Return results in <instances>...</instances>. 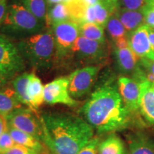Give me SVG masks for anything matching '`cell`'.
<instances>
[{"instance_id": "6", "label": "cell", "mask_w": 154, "mask_h": 154, "mask_svg": "<svg viewBox=\"0 0 154 154\" xmlns=\"http://www.w3.org/2000/svg\"><path fill=\"white\" fill-rule=\"evenodd\" d=\"M68 57H74L76 61L86 66L101 65V63L107 58L106 43L79 36L72 47Z\"/></svg>"}, {"instance_id": "34", "label": "cell", "mask_w": 154, "mask_h": 154, "mask_svg": "<svg viewBox=\"0 0 154 154\" xmlns=\"http://www.w3.org/2000/svg\"><path fill=\"white\" fill-rule=\"evenodd\" d=\"M9 126L7 123V118L4 116L0 114V137L5 133L6 131L8 129Z\"/></svg>"}, {"instance_id": "25", "label": "cell", "mask_w": 154, "mask_h": 154, "mask_svg": "<svg viewBox=\"0 0 154 154\" xmlns=\"http://www.w3.org/2000/svg\"><path fill=\"white\" fill-rule=\"evenodd\" d=\"M106 29L112 41L114 42L120 38L128 37V32L116 15L113 14L108 21Z\"/></svg>"}, {"instance_id": "8", "label": "cell", "mask_w": 154, "mask_h": 154, "mask_svg": "<svg viewBox=\"0 0 154 154\" xmlns=\"http://www.w3.org/2000/svg\"><path fill=\"white\" fill-rule=\"evenodd\" d=\"M56 45V59L68 57L72 47L80 36L79 24L72 20H67L51 26Z\"/></svg>"}, {"instance_id": "1", "label": "cell", "mask_w": 154, "mask_h": 154, "mask_svg": "<svg viewBox=\"0 0 154 154\" xmlns=\"http://www.w3.org/2000/svg\"><path fill=\"white\" fill-rule=\"evenodd\" d=\"M80 113L99 134L126 129L134 120V115L124 104L118 86L112 84L96 88L81 108Z\"/></svg>"}, {"instance_id": "24", "label": "cell", "mask_w": 154, "mask_h": 154, "mask_svg": "<svg viewBox=\"0 0 154 154\" xmlns=\"http://www.w3.org/2000/svg\"><path fill=\"white\" fill-rule=\"evenodd\" d=\"M22 5L42 22L46 23L47 16V0H21Z\"/></svg>"}, {"instance_id": "27", "label": "cell", "mask_w": 154, "mask_h": 154, "mask_svg": "<svg viewBox=\"0 0 154 154\" xmlns=\"http://www.w3.org/2000/svg\"><path fill=\"white\" fill-rule=\"evenodd\" d=\"M147 0H119L118 9L142 10Z\"/></svg>"}, {"instance_id": "32", "label": "cell", "mask_w": 154, "mask_h": 154, "mask_svg": "<svg viewBox=\"0 0 154 154\" xmlns=\"http://www.w3.org/2000/svg\"><path fill=\"white\" fill-rule=\"evenodd\" d=\"M40 153L36 150L26 147V146L16 144L3 154H38Z\"/></svg>"}, {"instance_id": "10", "label": "cell", "mask_w": 154, "mask_h": 154, "mask_svg": "<svg viewBox=\"0 0 154 154\" xmlns=\"http://www.w3.org/2000/svg\"><path fill=\"white\" fill-rule=\"evenodd\" d=\"M132 78L139 84V113L149 126L154 128V83L146 78L140 64Z\"/></svg>"}, {"instance_id": "15", "label": "cell", "mask_w": 154, "mask_h": 154, "mask_svg": "<svg viewBox=\"0 0 154 154\" xmlns=\"http://www.w3.org/2000/svg\"><path fill=\"white\" fill-rule=\"evenodd\" d=\"M114 55L118 69L124 74H133L139 66L140 59L129 47L114 48Z\"/></svg>"}, {"instance_id": "4", "label": "cell", "mask_w": 154, "mask_h": 154, "mask_svg": "<svg viewBox=\"0 0 154 154\" xmlns=\"http://www.w3.org/2000/svg\"><path fill=\"white\" fill-rule=\"evenodd\" d=\"M2 24L7 32L19 34H37L44 28V23L19 3L8 6Z\"/></svg>"}, {"instance_id": "5", "label": "cell", "mask_w": 154, "mask_h": 154, "mask_svg": "<svg viewBox=\"0 0 154 154\" xmlns=\"http://www.w3.org/2000/svg\"><path fill=\"white\" fill-rule=\"evenodd\" d=\"M25 68V61L17 46L0 34V74L9 82L23 73Z\"/></svg>"}, {"instance_id": "30", "label": "cell", "mask_w": 154, "mask_h": 154, "mask_svg": "<svg viewBox=\"0 0 154 154\" xmlns=\"http://www.w3.org/2000/svg\"><path fill=\"white\" fill-rule=\"evenodd\" d=\"M140 66L145 72L146 78L154 83V60L140 59Z\"/></svg>"}, {"instance_id": "22", "label": "cell", "mask_w": 154, "mask_h": 154, "mask_svg": "<svg viewBox=\"0 0 154 154\" xmlns=\"http://www.w3.org/2000/svg\"><path fill=\"white\" fill-rule=\"evenodd\" d=\"M29 75V72H23L17 76L11 81V86L14 89L19 99L23 103V105L30 109V102L26 93Z\"/></svg>"}, {"instance_id": "2", "label": "cell", "mask_w": 154, "mask_h": 154, "mask_svg": "<svg viewBox=\"0 0 154 154\" xmlns=\"http://www.w3.org/2000/svg\"><path fill=\"white\" fill-rule=\"evenodd\" d=\"M44 144L58 154H77L94 137L85 119L69 113H47L42 116Z\"/></svg>"}, {"instance_id": "26", "label": "cell", "mask_w": 154, "mask_h": 154, "mask_svg": "<svg viewBox=\"0 0 154 154\" xmlns=\"http://www.w3.org/2000/svg\"><path fill=\"white\" fill-rule=\"evenodd\" d=\"M66 3L68 7L70 19L79 24L84 22L86 10L88 6L84 0H71Z\"/></svg>"}, {"instance_id": "21", "label": "cell", "mask_w": 154, "mask_h": 154, "mask_svg": "<svg viewBox=\"0 0 154 154\" xmlns=\"http://www.w3.org/2000/svg\"><path fill=\"white\" fill-rule=\"evenodd\" d=\"M67 20L71 19L66 3L62 2L48 7L47 16L46 19V24L48 26H51L54 24Z\"/></svg>"}, {"instance_id": "20", "label": "cell", "mask_w": 154, "mask_h": 154, "mask_svg": "<svg viewBox=\"0 0 154 154\" xmlns=\"http://www.w3.org/2000/svg\"><path fill=\"white\" fill-rule=\"evenodd\" d=\"M9 131L16 144L34 149L39 153L44 151L47 148L45 144L27 133L10 126H9Z\"/></svg>"}, {"instance_id": "19", "label": "cell", "mask_w": 154, "mask_h": 154, "mask_svg": "<svg viewBox=\"0 0 154 154\" xmlns=\"http://www.w3.org/2000/svg\"><path fill=\"white\" fill-rule=\"evenodd\" d=\"M125 143L115 133H111L104 139L99 141L97 154H128Z\"/></svg>"}, {"instance_id": "16", "label": "cell", "mask_w": 154, "mask_h": 154, "mask_svg": "<svg viewBox=\"0 0 154 154\" xmlns=\"http://www.w3.org/2000/svg\"><path fill=\"white\" fill-rule=\"evenodd\" d=\"M44 87L42 81L34 72H31L26 88L30 109L37 114V110L44 102Z\"/></svg>"}, {"instance_id": "3", "label": "cell", "mask_w": 154, "mask_h": 154, "mask_svg": "<svg viewBox=\"0 0 154 154\" xmlns=\"http://www.w3.org/2000/svg\"><path fill=\"white\" fill-rule=\"evenodd\" d=\"M25 62L37 70L51 68L56 59V45L52 31L32 34L17 44Z\"/></svg>"}, {"instance_id": "28", "label": "cell", "mask_w": 154, "mask_h": 154, "mask_svg": "<svg viewBox=\"0 0 154 154\" xmlns=\"http://www.w3.org/2000/svg\"><path fill=\"white\" fill-rule=\"evenodd\" d=\"M142 11L145 24L154 28V0H147Z\"/></svg>"}, {"instance_id": "14", "label": "cell", "mask_w": 154, "mask_h": 154, "mask_svg": "<svg viewBox=\"0 0 154 154\" xmlns=\"http://www.w3.org/2000/svg\"><path fill=\"white\" fill-rule=\"evenodd\" d=\"M128 154H154V138L143 131L128 136Z\"/></svg>"}, {"instance_id": "7", "label": "cell", "mask_w": 154, "mask_h": 154, "mask_svg": "<svg viewBox=\"0 0 154 154\" xmlns=\"http://www.w3.org/2000/svg\"><path fill=\"white\" fill-rule=\"evenodd\" d=\"M6 118L9 126L27 133L44 144L46 135L44 124L34 111L24 107L13 111Z\"/></svg>"}, {"instance_id": "41", "label": "cell", "mask_w": 154, "mask_h": 154, "mask_svg": "<svg viewBox=\"0 0 154 154\" xmlns=\"http://www.w3.org/2000/svg\"><path fill=\"white\" fill-rule=\"evenodd\" d=\"M48 149H49V148H48ZM49 154H58V153L56 151H54V150H51V149H49Z\"/></svg>"}, {"instance_id": "43", "label": "cell", "mask_w": 154, "mask_h": 154, "mask_svg": "<svg viewBox=\"0 0 154 154\" xmlns=\"http://www.w3.org/2000/svg\"><path fill=\"white\" fill-rule=\"evenodd\" d=\"M0 1H2V0H0Z\"/></svg>"}, {"instance_id": "17", "label": "cell", "mask_w": 154, "mask_h": 154, "mask_svg": "<svg viewBox=\"0 0 154 154\" xmlns=\"http://www.w3.org/2000/svg\"><path fill=\"white\" fill-rule=\"evenodd\" d=\"M24 106L12 86H6L0 89V114L7 117L13 111Z\"/></svg>"}, {"instance_id": "39", "label": "cell", "mask_w": 154, "mask_h": 154, "mask_svg": "<svg viewBox=\"0 0 154 154\" xmlns=\"http://www.w3.org/2000/svg\"><path fill=\"white\" fill-rule=\"evenodd\" d=\"M112 6L113 7L118 9V2L119 0H103Z\"/></svg>"}, {"instance_id": "31", "label": "cell", "mask_w": 154, "mask_h": 154, "mask_svg": "<svg viewBox=\"0 0 154 154\" xmlns=\"http://www.w3.org/2000/svg\"><path fill=\"white\" fill-rule=\"evenodd\" d=\"M99 141V138L94 137L77 154H97V147Z\"/></svg>"}, {"instance_id": "42", "label": "cell", "mask_w": 154, "mask_h": 154, "mask_svg": "<svg viewBox=\"0 0 154 154\" xmlns=\"http://www.w3.org/2000/svg\"><path fill=\"white\" fill-rule=\"evenodd\" d=\"M69 1H71V0H63V2H68Z\"/></svg>"}, {"instance_id": "40", "label": "cell", "mask_w": 154, "mask_h": 154, "mask_svg": "<svg viewBox=\"0 0 154 154\" xmlns=\"http://www.w3.org/2000/svg\"><path fill=\"white\" fill-rule=\"evenodd\" d=\"M38 154H49V149L47 148H47H46V149L44 150V151L41 152V153H38Z\"/></svg>"}, {"instance_id": "12", "label": "cell", "mask_w": 154, "mask_h": 154, "mask_svg": "<svg viewBox=\"0 0 154 154\" xmlns=\"http://www.w3.org/2000/svg\"><path fill=\"white\" fill-rule=\"evenodd\" d=\"M148 26L144 24L128 34V47L139 59L154 60V52L149 42Z\"/></svg>"}, {"instance_id": "37", "label": "cell", "mask_w": 154, "mask_h": 154, "mask_svg": "<svg viewBox=\"0 0 154 154\" xmlns=\"http://www.w3.org/2000/svg\"><path fill=\"white\" fill-rule=\"evenodd\" d=\"M63 0H47V7H51V6L57 5V4L61 3L62 2Z\"/></svg>"}, {"instance_id": "23", "label": "cell", "mask_w": 154, "mask_h": 154, "mask_svg": "<svg viewBox=\"0 0 154 154\" xmlns=\"http://www.w3.org/2000/svg\"><path fill=\"white\" fill-rule=\"evenodd\" d=\"M80 36L101 43H106L104 28L96 23L83 22L79 24Z\"/></svg>"}, {"instance_id": "13", "label": "cell", "mask_w": 154, "mask_h": 154, "mask_svg": "<svg viewBox=\"0 0 154 154\" xmlns=\"http://www.w3.org/2000/svg\"><path fill=\"white\" fill-rule=\"evenodd\" d=\"M119 94L124 104L133 115L139 113V84L136 80L130 77L122 76L117 81Z\"/></svg>"}, {"instance_id": "18", "label": "cell", "mask_w": 154, "mask_h": 154, "mask_svg": "<svg viewBox=\"0 0 154 154\" xmlns=\"http://www.w3.org/2000/svg\"><path fill=\"white\" fill-rule=\"evenodd\" d=\"M115 14L120 19L128 34L145 24L142 10H129L119 8L116 11Z\"/></svg>"}, {"instance_id": "11", "label": "cell", "mask_w": 154, "mask_h": 154, "mask_svg": "<svg viewBox=\"0 0 154 154\" xmlns=\"http://www.w3.org/2000/svg\"><path fill=\"white\" fill-rule=\"evenodd\" d=\"M69 75L61 76L48 83L44 87V102L49 105L63 104L76 107L80 103L71 96L69 91Z\"/></svg>"}, {"instance_id": "33", "label": "cell", "mask_w": 154, "mask_h": 154, "mask_svg": "<svg viewBox=\"0 0 154 154\" xmlns=\"http://www.w3.org/2000/svg\"><path fill=\"white\" fill-rule=\"evenodd\" d=\"M7 9H8V6H7V0L0 1V25L2 24L5 20L7 12Z\"/></svg>"}, {"instance_id": "9", "label": "cell", "mask_w": 154, "mask_h": 154, "mask_svg": "<svg viewBox=\"0 0 154 154\" xmlns=\"http://www.w3.org/2000/svg\"><path fill=\"white\" fill-rule=\"evenodd\" d=\"M101 65H89L76 69L69 74V91L74 99L84 97L91 91L101 70Z\"/></svg>"}, {"instance_id": "29", "label": "cell", "mask_w": 154, "mask_h": 154, "mask_svg": "<svg viewBox=\"0 0 154 154\" xmlns=\"http://www.w3.org/2000/svg\"><path fill=\"white\" fill-rule=\"evenodd\" d=\"M16 145L9 131V128L0 137V154L7 152L11 148Z\"/></svg>"}, {"instance_id": "38", "label": "cell", "mask_w": 154, "mask_h": 154, "mask_svg": "<svg viewBox=\"0 0 154 154\" xmlns=\"http://www.w3.org/2000/svg\"><path fill=\"white\" fill-rule=\"evenodd\" d=\"M7 83H8V82H7V81L6 80L1 74H0V89H2V88H3L4 87H5V86L7 85Z\"/></svg>"}, {"instance_id": "35", "label": "cell", "mask_w": 154, "mask_h": 154, "mask_svg": "<svg viewBox=\"0 0 154 154\" xmlns=\"http://www.w3.org/2000/svg\"><path fill=\"white\" fill-rule=\"evenodd\" d=\"M148 32H149V38L151 49L154 52V28L149 26V27H148Z\"/></svg>"}, {"instance_id": "36", "label": "cell", "mask_w": 154, "mask_h": 154, "mask_svg": "<svg viewBox=\"0 0 154 154\" xmlns=\"http://www.w3.org/2000/svg\"><path fill=\"white\" fill-rule=\"evenodd\" d=\"M84 2L88 6H94L97 5L98 3L101 2V0H84Z\"/></svg>"}]
</instances>
